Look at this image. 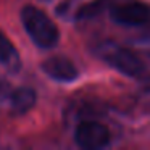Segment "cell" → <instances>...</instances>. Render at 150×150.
Segmentation results:
<instances>
[{"label":"cell","mask_w":150,"mask_h":150,"mask_svg":"<svg viewBox=\"0 0 150 150\" xmlns=\"http://www.w3.org/2000/svg\"><path fill=\"white\" fill-rule=\"evenodd\" d=\"M21 21L29 34L31 40L40 49H52L57 45L60 39V33L57 24L44 13L42 10L26 5L21 10Z\"/></svg>","instance_id":"6da1fadb"},{"label":"cell","mask_w":150,"mask_h":150,"mask_svg":"<svg viewBox=\"0 0 150 150\" xmlns=\"http://www.w3.org/2000/svg\"><path fill=\"white\" fill-rule=\"evenodd\" d=\"M95 52L107 65H110L111 68L126 76L136 78V76H140L144 71L142 60L126 47H121L113 42H103L97 47Z\"/></svg>","instance_id":"7a4b0ae2"},{"label":"cell","mask_w":150,"mask_h":150,"mask_svg":"<svg viewBox=\"0 0 150 150\" xmlns=\"http://www.w3.org/2000/svg\"><path fill=\"white\" fill-rule=\"evenodd\" d=\"M108 13L121 26H142L150 20V7L140 0H113Z\"/></svg>","instance_id":"3957f363"},{"label":"cell","mask_w":150,"mask_h":150,"mask_svg":"<svg viewBox=\"0 0 150 150\" xmlns=\"http://www.w3.org/2000/svg\"><path fill=\"white\" fill-rule=\"evenodd\" d=\"M74 140L81 149L98 150L110 144V131L98 121H82L74 131Z\"/></svg>","instance_id":"277c9868"},{"label":"cell","mask_w":150,"mask_h":150,"mask_svg":"<svg viewBox=\"0 0 150 150\" xmlns=\"http://www.w3.org/2000/svg\"><path fill=\"white\" fill-rule=\"evenodd\" d=\"M42 69L49 78L58 82H71L78 78L74 63L66 57H50L42 63Z\"/></svg>","instance_id":"5b68a950"},{"label":"cell","mask_w":150,"mask_h":150,"mask_svg":"<svg viewBox=\"0 0 150 150\" xmlns=\"http://www.w3.org/2000/svg\"><path fill=\"white\" fill-rule=\"evenodd\" d=\"M36 92L31 87H18L16 91H13V94L10 95V107L15 113L23 115L28 113L31 108L36 105Z\"/></svg>","instance_id":"8992f818"},{"label":"cell","mask_w":150,"mask_h":150,"mask_svg":"<svg viewBox=\"0 0 150 150\" xmlns=\"http://www.w3.org/2000/svg\"><path fill=\"white\" fill-rule=\"evenodd\" d=\"M0 63L10 69L20 68V55L10 39L2 31H0Z\"/></svg>","instance_id":"52a82bcc"},{"label":"cell","mask_w":150,"mask_h":150,"mask_svg":"<svg viewBox=\"0 0 150 150\" xmlns=\"http://www.w3.org/2000/svg\"><path fill=\"white\" fill-rule=\"evenodd\" d=\"M111 2L113 0H92V2H89V4L82 5L79 8V11L76 13V18L78 20H91V18H95L100 13H103V11H108Z\"/></svg>","instance_id":"ba28073f"},{"label":"cell","mask_w":150,"mask_h":150,"mask_svg":"<svg viewBox=\"0 0 150 150\" xmlns=\"http://www.w3.org/2000/svg\"><path fill=\"white\" fill-rule=\"evenodd\" d=\"M4 92H5V86L2 84V82H0V97H2V95H4Z\"/></svg>","instance_id":"9c48e42d"}]
</instances>
